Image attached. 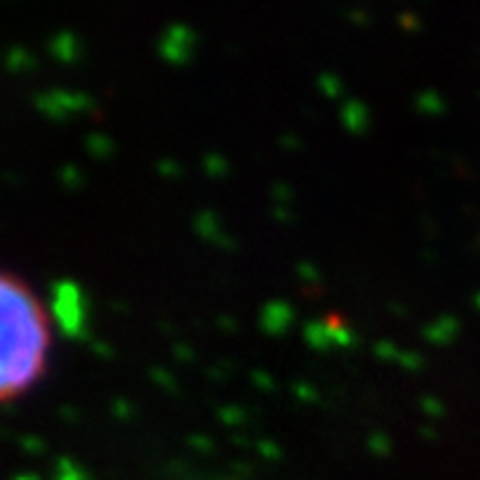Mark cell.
I'll return each mask as SVG.
<instances>
[{
    "mask_svg": "<svg viewBox=\"0 0 480 480\" xmlns=\"http://www.w3.org/2000/svg\"><path fill=\"white\" fill-rule=\"evenodd\" d=\"M3 307V371L0 392L3 400H14L27 392L45 371L48 323L40 301L16 275L6 272L0 280Z\"/></svg>",
    "mask_w": 480,
    "mask_h": 480,
    "instance_id": "1",
    "label": "cell"
},
{
    "mask_svg": "<svg viewBox=\"0 0 480 480\" xmlns=\"http://www.w3.org/2000/svg\"><path fill=\"white\" fill-rule=\"evenodd\" d=\"M54 315H57L61 331L67 336L83 339V326H86L83 297L73 280H59L54 288Z\"/></svg>",
    "mask_w": 480,
    "mask_h": 480,
    "instance_id": "2",
    "label": "cell"
},
{
    "mask_svg": "<svg viewBox=\"0 0 480 480\" xmlns=\"http://www.w3.org/2000/svg\"><path fill=\"white\" fill-rule=\"evenodd\" d=\"M262 323H264V329L270 331V333L283 331L291 323V307L283 304V301H272V304H267V310L262 315Z\"/></svg>",
    "mask_w": 480,
    "mask_h": 480,
    "instance_id": "3",
    "label": "cell"
},
{
    "mask_svg": "<svg viewBox=\"0 0 480 480\" xmlns=\"http://www.w3.org/2000/svg\"><path fill=\"white\" fill-rule=\"evenodd\" d=\"M453 331H456V323H453L451 317H443L437 326H430V329H427V336H430L433 342H437V345H443L446 339L453 336Z\"/></svg>",
    "mask_w": 480,
    "mask_h": 480,
    "instance_id": "4",
    "label": "cell"
},
{
    "mask_svg": "<svg viewBox=\"0 0 480 480\" xmlns=\"http://www.w3.org/2000/svg\"><path fill=\"white\" fill-rule=\"evenodd\" d=\"M307 342L313 347H326L331 342L329 329L320 326V323H310V326H307Z\"/></svg>",
    "mask_w": 480,
    "mask_h": 480,
    "instance_id": "5",
    "label": "cell"
},
{
    "mask_svg": "<svg viewBox=\"0 0 480 480\" xmlns=\"http://www.w3.org/2000/svg\"><path fill=\"white\" fill-rule=\"evenodd\" d=\"M59 480H86L83 478V472L77 470V467H73L70 462H59Z\"/></svg>",
    "mask_w": 480,
    "mask_h": 480,
    "instance_id": "6",
    "label": "cell"
},
{
    "mask_svg": "<svg viewBox=\"0 0 480 480\" xmlns=\"http://www.w3.org/2000/svg\"><path fill=\"white\" fill-rule=\"evenodd\" d=\"M379 355H395V350L390 345H379Z\"/></svg>",
    "mask_w": 480,
    "mask_h": 480,
    "instance_id": "7",
    "label": "cell"
},
{
    "mask_svg": "<svg viewBox=\"0 0 480 480\" xmlns=\"http://www.w3.org/2000/svg\"><path fill=\"white\" fill-rule=\"evenodd\" d=\"M16 480H35V478H30V475H22V478H16Z\"/></svg>",
    "mask_w": 480,
    "mask_h": 480,
    "instance_id": "8",
    "label": "cell"
}]
</instances>
